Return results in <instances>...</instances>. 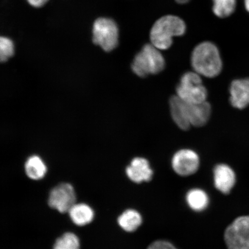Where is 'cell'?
<instances>
[{
    "instance_id": "obj_1",
    "label": "cell",
    "mask_w": 249,
    "mask_h": 249,
    "mask_svg": "<svg viewBox=\"0 0 249 249\" xmlns=\"http://www.w3.org/2000/svg\"><path fill=\"white\" fill-rule=\"evenodd\" d=\"M196 72L207 77H214L222 69L220 53L213 43L205 42L196 47L191 58Z\"/></svg>"
},
{
    "instance_id": "obj_2",
    "label": "cell",
    "mask_w": 249,
    "mask_h": 249,
    "mask_svg": "<svg viewBox=\"0 0 249 249\" xmlns=\"http://www.w3.org/2000/svg\"><path fill=\"white\" fill-rule=\"evenodd\" d=\"M186 25L181 18L173 15L165 16L158 20L150 32L152 45L160 50L170 48L174 36L185 34Z\"/></svg>"
},
{
    "instance_id": "obj_3",
    "label": "cell",
    "mask_w": 249,
    "mask_h": 249,
    "mask_svg": "<svg viewBox=\"0 0 249 249\" xmlns=\"http://www.w3.org/2000/svg\"><path fill=\"white\" fill-rule=\"evenodd\" d=\"M160 50L153 45L143 46L136 55L132 65V70L137 75L144 77L148 74L160 73L165 67L164 58Z\"/></svg>"
},
{
    "instance_id": "obj_4",
    "label": "cell",
    "mask_w": 249,
    "mask_h": 249,
    "mask_svg": "<svg viewBox=\"0 0 249 249\" xmlns=\"http://www.w3.org/2000/svg\"><path fill=\"white\" fill-rule=\"evenodd\" d=\"M176 91L177 96L188 104H200L206 101L207 98V91L200 76L192 71L183 74Z\"/></svg>"
},
{
    "instance_id": "obj_5",
    "label": "cell",
    "mask_w": 249,
    "mask_h": 249,
    "mask_svg": "<svg viewBox=\"0 0 249 249\" xmlns=\"http://www.w3.org/2000/svg\"><path fill=\"white\" fill-rule=\"evenodd\" d=\"M93 41L107 52L117 46L118 30L116 23L107 18H99L93 27Z\"/></svg>"
},
{
    "instance_id": "obj_6",
    "label": "cell",
    "mask_w": 249,
    "mask_h": 249,
    "mask_svg": "<svg viewBox=\"0 0 249 249\" xmlns=\"http://www.w3.org/2000/svg\"><path fill=\"white\" fill-rule=\"evenodd\" d=\"M225 240L228 249H249V215L236 218L227 227Z\"/></svg>"
},
{
    "instance_id": "obj_7",
    "label": "cell",
    "mask_w": 249,
    "mask_h": 249,
    "mask_svg": "<svg viewBox=\"0 0 249 249\" xmlns=\"http://www.w3.org/2000/svg\"><path fill=\"white\" fill-rule=\"evenodd\" d=\"M76 200L73 187L70 183H62L50 193L48 204L50 207L61 213H66L76 204Z\"/></svg>"
},
{
    "instance_id": "obj_8",
    "label": "cell",
    "mask_w": 249,
    "mask_h": 249,
    "mask_svg": "<svg viewBox=\"0 0 249 249\" xmlns=\"http://www.w3.org/2000/svg\"><path fill=\"white\" fill-rule=\"evenodd\" d=\"M200 160L197 154L191 149H182L174 155L172 166L174 171L182 176L194 174L197 171Z\"/></svg>"
},
{
    "instance_id": "obj_9",
    "label": "cell",
    "mask_w": 249,
    "mask_h": 249,
    "mask_svg": "<svg viewBox=\"0 0 249 249\" xmlns=\"http://www.w3.org/2000/svg\"><path fill=\"white\" fill-rule=\"evenodd\" d=\"M230 102L233 107L244 109L249 105V79L233 81L230 89Z\"/></svg>"
},
{
    "instance_id": "obj_10",
    "label": "cell",
    "mask_w": 249,
    "mask_h": 249,
    "mask_svg": "<svg viewBox=\"0 0 249 249\" xmlns=\"http://www.w3.org/2000/svg\"><path fill=\"white\" fill-rule=\"evenodd\" d=\"M126 173L129 178L136 183L148 182L153 176V171L149 166L148 160L142 158H134L126 168Z\"/></svg>"
},
{
    "instance_id": "obj_11",
    "label": "cell",
    "mask_w": 249,
    "mask_h": 249,
    "mask_svg": "<svg viewBox=\"0 0 249 249\" xmlns=\"http://www.w3.org/2000/svg\"><path fill=\"white\" fill-rule=\"evenodd\" d=\"M236 182L234 171L226 164L217 165L214 169V186L224 194H229Z\"/></svg>"
},
{
    "instance_id": "obj_12",
    "label": "cell",
    "mask_w": 249,
    "mask_h": 249,
    "mask_svg": "<svg viewBox=\"0 0 249 249\" xmlns=\"http://www.w3.org/2000/svg\"><path fill=\"white\" fill-rule=\"evenodd\" d=\"M186 108L189 122L191 125L202 126L206 124L210 119L211 107L207 101L200 104L186 103Z\"/></svg>"
},
{
    "instance_id": "obj_13",
    "label": "cell",
    "mask_w": 249,
    "mask_h": 249,
    "mask_svg": "<svg viewBox=\"0 0 249 249\" xmlns=\"http://www.w3.org/2000/svg\"><path fill=\"white\" fill-rule=\"evenodd\" d=\"M171 116L174 122L179 128L188 129L191 126L187 114L186 103L180 99L178 96H173L170 102Z\"/></svg>"
},
{
    "instance_id": "obj_14",
    "label": "cell",
    "mask_w": 249,
    "mask_h": 249,
    "mask_svg": "<svg viewBox=\"0 0 249 249\" xmlns=\"http://www.w3.org/2000/svg\"><path fill=\"white\" fill-rule=\"evenodd\" d=\"M72 222L76 225L84 226L93 220L94 213L92 208L86 204H75L68 212Z\"/></svg>"
},
{
    "instance_id": "obj_15",
    "label": "cell",
    "mask_w": 249,
    "mask_h": 249,
    "mask_svg": "<svg viewBox=\"0 0 249 249\" xmlns=\"http://www.w3.org/2000/svg\"><path fill=\"white\" fill-rule=\"evenodd\" d=\"M25 171L29 178L33 180L41 179L47 173V167L38 156H32L25 164Z\"/></svg>"
},
{
    "instance_id": "obj_16",
    "label": "cell",
    "mask_w": 249,
    "mask_h": 249,
    "mask_svg": "<svg viewBox=\"0 0 249 249\" xmlns=\"http://www.w3.org/2000/svg\"><path fill=\"white\" fill-rule=\"evenodd\" d=\"M118 223L124 231L133 232L141 225L142 217L138 211L127 210L118 217Z\"/></svg>"
},
{
    "instance_id": "obj_17",
    "label": "cell",
    "mask_w": 249,
    "mask_h": 249,
    "mask_svg": "<svg viewBox=\"0 0 249 249\" xmlns=\"http://www.w3.org/2000/svg\"><path fill=\"white\" fill-rule=\"evenodd\" d=\"M186 201L193 210L201 211L206 208L209 198L204 191L199 189L191 190L186 195Z\"/></svg>"
},
{
    "instance_id": "obj_18",
    "label": "cell",
    "mask_w": 249,
    "mask_h": 249,
    "mask_svg": "<svg viewBox=\"0 0 249 249\" xmlns=\"http://www.w3.org/2000/svg\"><path fill=\"white\" fill-rule=\"evenodd\" d=\"M213 12L220 18L229 17L235 11L236 0H213Z\"/></svg>"
},
{
    "instance_id": "obj_19",
    "label": "cell",
    "mask_w": 249,
    "mask_h": 249,
    "mask_svg": "<svg viewBox=\"0 0 249 249\" xmlns=\"http://www.w3.org/2000/svg\"><path fill=\"white\" fill-rule=\"evenodd\" d=\"M80 241L76 235L71 232L64 233L56 241L53 249H79Z\"/></svg>"
},
{
    "instance_id": "obj_20",
    "label": "cell",
    "mask_w": 249,
    "mask_h": 249,
    "mask_svg": "<svg viewBox=\"0 0 249 249\" xmlns=\"http://www.w3.org/2000/svg\"><path fill=\"white\" fill-rule=\"evenodd\" d=\"M14 43L10 39L6 37L0 38V60L5 61L14 54Z\"/></svg>"
},
{
    "instance_id": "obj_21",
    "label": "cell",
    "mask_w": 249,
    "mask_h": 249,
    "mask_svg": "<svg viewBox=\"0 0 249 249\" xmlns=\"http://www.w3.org/2000/svg\"><path fill=\"white\" fill-rule=\"evenodd\" d=\"M148 249H177L170 243L166 241H156L149 246Z\"/></svg>"
},
{
    "instance_id": "obj_22",
    "label": "cell",
    "mask_w": 249,
    "mask_h": 249,
    "mask_svg": "<svg viewBox=\"0 0 249 249\" xmlns=\"http://www.w3.org/2000/svg\"><path fill=\"white\" fill-rule=\"evenodd\" d=\"M29 4L34 7H42L48 0H27Z\"/></svg>"
},
{
    "instance_id": "obj_23",
    "label": "cell",
    "mask_w": 249,
    "mask_h": 249,
    "mask_svg": "<svg viewBox=\"0 0 249 249\" xmlns=\"http://www.w3.org/2000/svg\"><path fill=\"white\" fill-rule=\"evenodd\" d=\"M245 5L246 9L249 12V0H245Z\"/></svg>"
},
{
    "instance_id": "obj_24",
    "label": "cell",
    "mask_w": 249,
    "mask_h": 249,
    "mask_svg": "<svg viewBox=\"0 0 249 249\" xmlns=\"http://www.w3.org/2000/svg\"><path fill=\"white\" fill-rule=\"evenodd\" d=\"M176 1L180 4H185V3L188 2L189 0H176Z\"/></svg>"
}]
</instances>
